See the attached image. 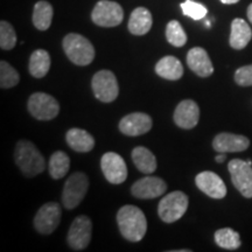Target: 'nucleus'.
<instances>
[{
    "label": "nucleus",
    "mask_w": 252,
    "mask_h": 252,
    "mask_svg": "<svg viewBox=\"0 0 252 252\" xmlns=\"http://www.w3.org/2000/svg\"><path fill=\"white\" fill-rule=\"evenodd\" d=\"M100 168L110 184L121 185L127 178V167L125 160L117 153L108 152L100 159Z\"/></svg>",
    "instance_id": "nucleus-12"
},
{
    "label": "nucleus",
    "mask_w": 252,
    "mask_h": 252,
    "mask_svg": "<svg viewBox=\"0 0 252 252\" xmlns=\"http://www.w3.org/2000/svg\"><path fill=\"white\" fill-rule=\"evenodd\" d=\"M166 37L167 41L174 47H182L187 42V34L176 20H172L167 24Z\"/></svg>",
    "instance_id": "nucleus-28"
},
{
    "label": "nucleus",
    "mask_w": 252,
    "mask_h": 252,
    "mask_svg": "<svg viewBox=\"0 0 252 252\" xmlns=\"http://www.w3.org/2000/svg\"><path fill=\"white\" fill-rule=\"evenodd\" d=\"M65 55L72 63L77 65H88L94 59L93 43L81 34L70 33L64 36L62 42Z\"/></svg>",
    "instance_id": "nucleus-3"
},
{
    "label": "nucleus",
    "mask_w": 252,
    "mask_h": 252,
    "mask_svg": "<svg viewBox=\"0 0 252 252\" xmlns=\"http://www.w3.org/2000/svg\"><path fill=\"white\" fill-rule=\"evenodd\" d=\"M167 185L162 179L157 176H145L137 182H134L131 188V193L137 198L150 200L163 195L166 191Z\"/></svg>",
    "instance_id": "nucleus-13"
},
{
    "label": "nucleus",
    "mask_w": 252,
    "mask_h": 252,
    "mask_svg": "<svg viewBox=\"0 0 252 252\" xmlns=\"http://www.w3.org/2000/svg\"><path fill=\"white\" fill-rule=\"evenodd\" d=\"M195 184H196L197 188L201 191H203L204 194L212 198L220 200V198H223L226 195L225 184L214 172L207 171L198 173L196 178H195Z\"/></svg>",
    "instance_id": "nucleus-15"
},
{
    "label": "nucleus",
    "mask_w": 252,
    "mask_h": 252,
    "mask_svg": "<svg viewBox=\"0 0 252 252\" xmlns=\"http://www.w3.org/2000/svg\"><path fill=\"white\" fill-rule=\"evenodd\" d=\"M188 67L193 70L197 76L209 77L213 75L214 67L212 60H210L208 53L201 47L191 48L187 54Z\"/></svg>",
    "instance_id": "nucleus-18"
},
{
    "label": "nucleus",
    "mask_w": 252,
    "mask_h": 252,
    "mask_svg": "<svg viewBox=\"0 0 252 252\" xmlns=\"http://www.w3.org/2000/svg\"><path fill=\"white\" fill-rule=\"evenodd\" d=\"M61 207L56 202H48L40 208L34 217V225L40 234L49 235L55 231L61 222Z\"/></svg>",
    "instance_id": "nucleus-11"
},
{
    "label": "nucleus",
    "mask_w": 252,
    "mask_h": 252,
    "mask_svg": "<svg viewBox=\"0 0 252 252\" xmlns=\"http://www.w3.org/2000/svg\"><path fill=\"white\" fill-rule=\"evenodd\" d=\"M247 14H248V19H249V21H250V23L252 24V4L248 7V12H247Z\"/></svg>",
    "instance_id": "nucleus-35"
},
{
    "label": "nucleus",
    "mask_w": 252,
    "mask_h": 252,
    "mask_svg": "<svg viewBox=\"0 0 252 252\" xmlns=\"http://www.w3.org/2000/svg\"><path fill=\"white\" fill-rule=\"evenodd\" d=\"M156 72L165 80L178 81L184 75V67L179 59L174 56H165L157 63Z\"/></svg>",
    "instance_id": "nucleus-22"
},
{
    "label": "nucleus",
    "mask_w": 252,
    "mask_h": 252,
    "mask_svg": "<svg viewBox=\"0 0 252 252\" xmlns=\"http://www.w3.org/2000/svg\"><path fill=\"white\" fill-rule=\"evenodd\" d=\"M152 119L149 115L143 112H134L122 118V121L119 122V130L125 135L138 137L147 133L152 128Z\"/></svg>",
    "instance_id": "nucleus-14"
},
{
    "label": "nucleus",
    "mask_w": 252,
    "mask_h": 252,
    "mask_svg": "<svg viewBox=\"0 0 252 252\" xmlns=\"http://www.w3.org/2000/svg\"><path fill=\"white\" fill-rule=\"evenodd\" d=\"M28 111L39 121H50L59 115L60 105L54 97L45 93L33 94L28 99Z\"/></svg>",
    "instance_id": "nucleus-8"
},
{
    "label": "nucleus",
    "mask_w": 252,
    "mask_h": 252,
    "mask_svg": "<svg viewBox=\"0 0 252 252\" xmlns=\"http://www.w3.org/2000/svg\"><path fill=\"white\" fill-rule=\"evenodd\" d=\"M198 119H200V109L194 100L185 99L176 106L174 122L179 127L190 130L197 125Z\"/></svg>",
    "instance_id": "nucleus-17"
},
{
    "label": "nucleus",
    "mask_w": 252,
    "mask_h": 252,
    "mask_svg": "<svg viewBox=\"0 0 252 252\" xmlns=\"http://www.w3.org/2000/svg\"><path fill=\"white\" fill-rule=\"evenodd\" d=\"M215 242L220 248L226 250H236L241 247V237L238 232L230 228H223L215 232Z\"/></svg>",
    "instance_id": "nucleus-27"
},
{
    "label": "nucleus",
    "mask_w": 252,
    "mask_h": 252,
    "mask_svg": "<svg viewBox=\"0 0 252 252\" xmlns=\"http://www.w3.org/2000/svg\"><path fill=\"white\" fill-rule=\"evenodd\" d=\"M132 160L141 173L151 174L157 169V159L149 149L138 146L132 151Z\"/></svg>",
    "instance_id": "nucleus-23"
},
{
    "label": "nucleus",
    "mask_w": 252,
    "mask_h": 252,
    "mask_svg": "<svg viewBox=\"0 0 252 252\" xmlns=\"http://www.w3.org/2000/svg\"><path fill=\"white\" fill-rule=\"evenodd\" d=\"M182 12H184L185 15L191 18L193 20H201L206 17L208 13V9L206 6L202 4H198L196 1H193V0H186L185 2L181 4Z\"/></svg>",
    "instance_id": "nucleus-31"
},
{
    "label": "nucleus",
    "mask_w": 252,
    "mask_h": 252,
    "mask_svg": "<svg viewBox=\"0 0 252 252\" xmlns=\"http://www.w3.org/2000/svg\"><path fill=\"white\" fill-rule=\"evenodd\" d=\"M91 231H93V223L88 216H78L71 223L69 228L67 241L68 245L72 250H84L91 241Z\"/></svg>",
    "instance_id": "nucleus-10"
},
{
    "label": "nucleus",
    "mask_w": 252,
    "mask_h": 252,
    "mask_svg": "<svg viewBox=\"0 0 252 252\" xmlns=\"http://www.w3.org/2000/svg\"><path fill=\"white\" fill-rule=\"evenodd\" d=\"M220 1L225 5H232V4H237L239 0H220Z\"/></svg>",
    "instance_id": "nucleus-34"
},
{
    "label": "nucleus",
    "mask_w": 252,
    "mask_h": 252,
    "mask_svg": "<svg viewBox=\"0 0 252 252\" xmlns=\"http://www.w3.org/2000/svg\"><path fill=\"white\" fill-rule=\"evenodd\" d=\"M20 81L18 71L8 62H0V87L1 89H9L17 86Z\"/></svg>",
    "instance_id": "nucleus-29"
},
{
    "label": "nucleus",
    "mask_w": 252,
    "mask_h": 252,
    "mask_svg": "<svg viewBox=\"0 0 252 252\" xmlns=\"http://www.w3.org/2000/svg\"><path fill=\"white\" fill-rule=\"evenodd\" d=\"M117 223L123 237L130 242H139L147 231V220L138 207H122L117 214Z\"/></svg>",
    "instance_id": "nucleus-1"
},
{
    "label": "nucleus",
    "mask_w": 252,
    "mask_h": 252,
    "mask_svg": "<svg viewBox=\"0 0 252 252\" xmlns=\"http://www.w3.org/2000/svg\"><path fill=\"white\" fill-rule=\"evenodd\" d=\"M188 209V196L180 190L167 194L160 201L158 214L163 222H176L185 215Z\"/></svg>",
    "instance_id": "nucleus-4"
},
{
    "label": "nucleus",
    "mask_w": 252,
    "mask_h": 252,
    "mask_svg": "<svg viewBox=\"0 0 252 252\" xmlns=\"http://www.w3.org/2000/svg\"><path fill=\"white\" fill-rule=\"evenodd\" d=\"M153 24L152 14L147 8L137 7L131 13L128 20V31L133 35H145L151 31Z\"/></svg>",
    "instance_id": "nucleus-19"
},
{
    "label": "nucleus",
    "mask_w": 252,
    "mask_h": 252,
    "mask_svg": "<svg viewBox=\"0 0 252 252\" xmlns=\"http://www.w3.org/2000/svg\"><path fill=\"white\" fill-rule=\"evenodd\" d=\"M65 139L72 150L80 153L90 152L94 147V139L93 135L82 128H70L67 132Z\"/></svg>",
    "instance_id": "nucleus-21"
},
{
    "label": "nucleus",
    "mask_w": 252,
    "mask_h": 252,
    "mask_svg": "<svg viewBox=\"0 0 252 252\" xmlns=\"http://www.w3.org/2000/svg\"><path fill=\"white\" fill-rule=\"evenodd\" d=\"M17 43V34L14 28L7 21L0 23V47L2 50H11Z\"/></svg>",
    "instance_id": "nucleus-30"
},
{
    "label": "nucleus",
    "mask_w": 252,
    "mask_h": 252,
    "mask_svg": "<svg viewBox=\"0 0 252 252\" xmlns=\"http://www.w3.org/2000/svg\"><path fill=\"white\" fill-rule=\"evenodd\" d=\"M235 81L241 87L252 86V64L238 68L235 72Z\"/></svg>",
    "instance_id": "nucleus-32"
},
{
    "label": "nucleus",
    "mask_w": 252,
    "mask_h": 252,
    "mask_svg": "<svg viewBox=\"0 0 252 252\" xmlns=\"http://www.w3.org/2000/svg\"><path fill=\"white\" fill-rule=\"evenodd\" d=\"M228 169L232 184L244 197H252V165L241 159L229 162Z\"/></svg>",
    "instance_id": "nucleus-9"
},
{
    "label": "nucleus",
    "mask_w": 252,
    "mask_h": 252,
    "mask_svg": "<svg viewBox=\"0 0 252 252\" xmlns=\"http://www.w3.org/2000/svg\"><path fill=\"white\" fill-rule=\"evenodd\" d=\"M14 159L20 171L27 178H34L46 168L45 158L35 145L28 140L18 141L14 150Z\"/></svg>",
    "instance_id": "nucleus-2"
},
{
    "label": "nucleus",
    "mask_w": 252,
    "mask_h": 252,
    "mask_svg": "<svg viewBox=\"0 0 252 252\" xmlns=\"http://www.w3.org/2000/svg\"><path fill=\"white\" fill-rule=\"evenodd\" d=\"M69 168H70V159L68 154L61 151H58L50 157L49 160V174L53 179L59 180L67 174Z\"/></svg>",
    "instance_id": "nucleus-26"
},
{
    "label": "nucleus",
    "mask_w": 252,
    "mask_h": 252,
    "mask_svg": "<svg viewBox=\"0 0 252 252\" xmlns=\"http://www.w3.org/2000/svg\"><path fill=\"white\" fill-rule=\"evenodd\" d=\"M50 56L45 49H37L32 53L30 59V72L33 77L42 78L48 74Z\"/></svg>",
    "instance_id": "nucleus-24"
},
{
    "label": "nucleus",
    "mask_w": 252,
    "mask_h": 252,
    "mask_svg": "<svg viewBox=\"0 0 252 252\" xmlns=\"http://www.w3.org/2000/svg\"><path fill=\"white\" fill-rule=\"evenodd\" d=\"M91 19L97 26L116 27L122 24L124 19V11L118 2L100 0L94 7Z\"/></svg>",
    "instance_id": "nucleus-7"
},
{
    "label": "nucleus",
    "mask_w": 252,
    "mask_h": 252,
    "mask_svg": "<svg viewBox=\"0 0 252 252\" xmlns=\"http://www.w3.org/2000/svg\"><path fill=\"white\" fill-rule=\"evenodd\" d=\"M252 37V31L247 21L243 19H235L231 24V33H230V46L234 49H244L249 45Z\"/></svg>",
    "instance_id": "nucleus-20"
},
{
    "label": "nucleus",
    "mask_w": 252,
    "mask_h": 252,
    "mask_svg": "<svg viewBox=\"0 0 252 252\" xmlns=\"http://www.w3.org/2000/svg\"><path fill=\"white\" fill-rule=\"evenodd\" d=\"M53 6L48 1L41 0L34 6L33 24L39 31H47L52 25Z\"/></svg>",
    "instance_id": "nucleus-25"
},
{
    "label": "nucleus",
    "mask_w": 252,
    "mask_h": 252,
    "mask_svg": "<svg viewBox=\"0 0 252 252\" xmlns=\"http://www.w3.org/2000/svg\"><path fill=\"white\" fill-rule=\"evenodd\" d=\"M88 188H89V180L84 173L77 172L70 175L63 187L62 193V203L65 209H75L83 201Z\"/></svg>",
    "instance_id": "nucleus-5"
},
{
    "label": "nucleus",
    "mask_w": 252,
    "mask_h": 252,
    "mask_svg": "<svg viewBox=\"0 0 252 252\" xmlns=\"http://www.w3.org/2000/svg\"><path fill=\"white\" fill-rule=\"evenodd\" d=\"M215 160H216V162H219V163L223 162V161H224V160H225V154H224V153L219 154V156H217V157L215 158Z\"/></svg>",
    "instance_id": "nucleus-33"
},
{
    "label": "nucleus",
    "mask_w": 252,
    "mask_h": 252,
    "mask_svg": "<svg viewBox=\"0 0 252 252\" xmlns=\"http://www.w3.org/2000/svg\"><path fill=\"white\" fill-rule=\"evenodd\" d=\"M250 146V140L247 137L234 133H220L213 140V147L219 153L243 152Z\"/></svg>",
    "instance_id": "nucleus-16"
},
{
    "label": "nucleus",
    "mask_w": 252,
    "mask_h": 252,
    "mask_svg": "<svg viewBox=\"0 0 252 252\" xmlns=\"http://www.w3.org/2000/svg\"><path fill=\"white\" fill-rule=\"evenodd\" d=\"M94 94L104 103H111L118 97L119 87L115 74L110 70H100L94 75L91 81Z\"/></svg>",
    "instance_id": "nucleus-6"
}]
</instances>
